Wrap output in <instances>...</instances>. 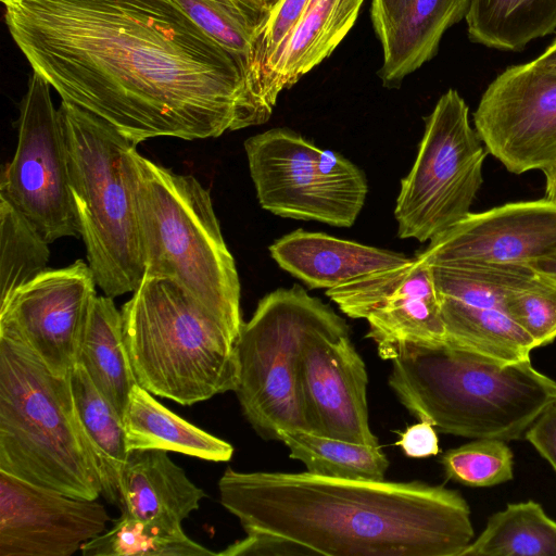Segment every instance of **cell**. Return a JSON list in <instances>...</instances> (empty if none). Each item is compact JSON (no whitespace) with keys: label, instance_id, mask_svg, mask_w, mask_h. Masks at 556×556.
Returning a JSON list of instances; mask_svg holds the SVG:
<instances>
[{"label":"cell","instance_id":"cell-15","mask_svg":"<svg viewBox=\"0 0 556 556\" xmlns=\"http://www.w3.org/2000/svg\"><path fill=\"white\" fill-rule=\"evenodd\" d=\"M299 384L309 432L379 445L369 426L366 366L341 316L305 340Z\"/></svg>","mask_w":556,"mask_h":556},{"label":"cell","instance_id":"cell-42","mask_svg":"<svg viewBox=\"0 0 556 556\" xmlns=\"http://www.w3.org/2000/svg\"><path fill=\"white\" fill-rule=\"evenodd\" d=\"M319 1H320V0H311V1H309V3H308V7H307V9H306V11H307V10H309L311 8H313L314 5H316ZM306 11H305V12H306Z\"/></svg>","mask_w":556,"mask_h":556},{"label":"cell","instance_id":"cell-22","mask_svg":"<svg viewBox=\"0 0 556 556\" xmlns=\"http://www.w3.org/2000/svg\"><path fill=\"white\" fill-rule=\"evenodd\" d=\"M77 363L123 416L130 391L138 382L124 342L122 313L113 298H96L79 344Z\"/></svg>","mask_w":556,"mask_h":556},{"label":"cell","instance_id":"cell-10","mask_svg":"<svg viewBox=\"0 0 556 556\" xmlns=\"http://www.w3.org/2000/svg\"><path fill=\"white\" fill-rule=\"evenodd\" d=\"M260 205L280 217L351 227L368 192L364 172L288 128L244 141Z\"/></svg>","mask_w":556,"mask_h":556},{"label":"cell","instance_id":"cell-39","mask_svg":"<svg viewBox=\"0 0 556 556\" xmlns=\"http://www.w3.org/2000/svg\"><path fill=\"white\" fill-rule=\"evenodd\" d=\"M538 271L556 280V252L530 264Z\"/></svg>","mask_w":556,"mask_h":556},{"label":"cell","instance_id":"cell-6","mask_svg":"<svg viewBox=\"0 0 556 556\" xmlns=\"http://www.w3.org/2000/svg\"><path fill=\"white\" fill-rule=\"evenodd\" d=\"M78 232L97 286L115 298L144 276L134 142L67 101L59 106Z\"/></svg>","mask_w":556,"mask_h":556},{"label":"cell","instance_id":"cell-33","mask_svg":"<svg viewBox=\"0 0 556 556\" xmlns=\"http://www.w3.org/2000/svg\"><path fill=\"white\" fill-rule=\"evenodd\" d=\"M508 311L536 348L552 343L556 339V280L536 270L510 294Z\"/></svg>","mask_w":556,"mask_h":556},{"label":"cell","instance_id":"cell-5","mask_svg":"<svg viewBox=\"0 0 556 556\" xmlns=\"http://www.w3.org/2000/svg\"><path fill=\"white\" fill-rule=\"evenodd\" d=\"M0 471L71 497L102 492L96 454L68 377L0 336Z\"/></svg>","mask_w":556,"mask_h":556},{"label":"cell","instance_id":"cell-20","mask_svg":"<svg viewBox=\"0 0 556 556\" xmlns=\"http://www.w3.org/2000/svg\"><path fill=\"white\" fill-rule=\"evenodd\" d=\"M122 419L128 451L163 450L215 463L227 462L233 454L230 443L170 412L138 383Z\"/></svg>","mask_w":556,"mask_h":556},{"label":"cell","instance_id":"cell-8","mask_svg":"<svg viewBox=\"0 0 556 556\" xmlns=\"http://www.w3.org/2000/svg\"><path fill=\"white\" fill-rule=\"evenodd\" d=\"M339 317L294 285L267 293L242 324L235 393L243 416L264 440L279 441L285 430L309 431L299 384L301 350L313 331Z\"/></svg>","mask_w":556,"mask_h":556},{"label":"cell","instance_id":"cell-19","mask_svg":"<svg viewBox=\"0 0 556 556\" xmlns=\"http://www.w3.org/2000/svg\"><path fill=\"white\" fill-rule=\"evenodd\" d=\"M121 515L180 529L205 496L163 450L128 452L122 472Z\"/></svg>","mask_w":556,"mask_h":556},{"label":"cell","instance_id":"cell-35","mask_svg":"<svg viewBox=\"0 0 556 556\" xmlns=\"http://www.w3.org/2000/svg\"><path fill=\"white\" fill-rule=\"evenodd\" d=\"M525 439L545 458L556 472V400L547 405L528 428Z\"/></svg>","mask_w":556,"mask_h":556},{"label":"cell","instance_id":"cell-21","mask_svg":"<svg viewBox=\"0 0 556 556\" xmlns=\"http://www.w3.org/2000/svg\"><path fill=\"white\" fill-rule=\"evenodd\" d=\"M470 0H413L402 24L380 45L383 86L399 87L405 77L431 61L445 31L464 20Z\"/></svg>","mask_w":556,"mask_h":556},{"label":"cell","instance_id":"cell-28","mask_svg":"<svg viewBox=\"0 0 556 556\" xmlns=\"http://www.w3.org/2000/svg\"><path fill=\"white\" fill-rule=\"evenodd\" d=\"M279 441L306 471L331 478L384 480L389 460L379 445L361 444L306 430H285Z\"/></svg>","mask_w":556,"mask_h":556},{"label":"cell","instance_id":"cell-34","mask_svg":"<svg viewBox=\"0 0 556 556\" xmlns=\"http://www.w3.org/2000/svg\"><path fill=\"white\" fill-rule=\"evenodd\" d=\"M311 0H279L270 10L262 39V55L267 73L268 98L276 105L278 94L274 87L275 70L288 39L305 13Z\"/></svg>","mask_w":556,"mask_h":556},{"label":"cell","instance_id":"cell-40","mask_svg":"<svg viewBox=\"0 0 556 556\" xmlns=\"http://www.w3.org/2000/svg\"><path fill=\"white\" fill-rule=\"evenodd\" d=\"M535 65L556 71V39L553 43L536 59L532 61Z\"/></svg>","mask_w":556,"mask_h":556},{"label":"cell","instance_id":"cell-13","mask_svg":"<svg viewBox=\"0 0 556 556\" xmlns=\"http://www.w3.org/2000/svg\"><path fill=\"white\" fill-rule=\"evenodd\" d=\"M96 286L83 260L45 269L0 304V336L25 344L52 372L68 377L98 296Z\"/></svg>","mask_w":556,"mask_h":556},{"label":"cell","instance_id":"cell-26","mask_svg":"<svg viewBox=\"0 0 556 556\" xmlns=\"http://www.w3.org/2000/svg\"><path fill=\"white\" fill-rule=\"evenodd\" d=\"M465 20L472 42L518 52L556 30V0H470Z\"/></svg>","mask_w":556,"mask_h":556},{"label":"cell","instance_id":"cell-17","mask_svg":"<svg viewBox=\"0 0 556 556\" xmlns=\"http://www.w3.org/2000/svg\"><path fill=\"white\" fill-rule=\"evenodd\" d=\"M556 252V204L545 198L468 213L416 255L431 266L531 264Z\"/></svg>","mask_w":556,"mask_h":556},{"label":"cell","instance_id":"cell-27","mask_svg":"<svg viewBox=\"0 0 556 556\" xmlns=\"http://www.w3.org/2000/svg\"><path fill=\"white\" fill-rule=\"evenodd\" d=\"M460 556H556V520L534 501L509 503Z\"/></svg>","mask_w":556,"mask_h":556},{"label":"cell","instance_id":"cell-14","mask_svg":"<svg viewBox=\"0 0 556 556\" xmlns=\"http://www.w3.org/2000/svg\"><path fill=\"white\" fill-rule=\"evenodd\" d=\"M326 295L346 316L367 321V337L383 359L391 361L402 344L446 341L432 267L418 255L326 290Z\"/></svg>","mask_w":556,"mask_h":556},{"label":"cell","instance_id":"cell-23","mask_svg":"<svg viewBox=\"0 0 556 556\" xmlns=\"http://www.w3.org/2000/svg\"><path fill=\"white\" fill-rule=\"evenodd\" d=\"M363 3L364 0H320L303 14L275 70L278 96L334 51L355 24Z\"/></svg>","mask_w":556,"mask_h":556},{"label":"cell","instance_id":"cell-1","mask_svg":"<svg viewBox=\"0 0 556 556\" xmlns=\"http://www.w3.org/2000/svg\"><path fill=\"white\" fill-rule=\"evenodd\" d=\"M1 1L33 72L135 144L269 119L248 66L175 0Z\"/></svg>","mask_w":556,"mask_h":556},{"label":"cell","instance_id":"cell-2","mask_svg":"<svg viewBox=\"0 0 556 556\" xmlns=\"http://www.w3.org/2000/svg\"><path fill=\"white\" fill-rule=\"evenodd\" d=\"M218 491L245 533L277 542L283 556H460L475 538L463 495L422 481L228 467Z\"/></svg>","mask_w":556,"mask_h":556},{"label":"cell","instance_id":"cell-31","mask_svg":"<svg viewBox=\"0 0 556 556\" xmlns=\"http://www.w3.org/2000/svg\"><path fill=\"white\" fill-rule=\"evenodd\" d=\"M48 244L23 215L0 197L1 303L47 269Z\"/></svg>","mask_w":556,"mask_h":556},{"label":"cell","instance_id":"cell-4","mask_svg":"<svg viewBox=\"0 0 556 556\" xmlns=\"http://www.w3.org/2000/svg\"><path fill=\"white\" fill-rule=\"evenodd\" d=\"M121 313L128 357L142 388L181 405L236 391L240 331L176 280L143 276Z\"/></svg>","mask_w":556,"mask_h":556},{"label":"cell","instance_id":"cell-30","mask_svg":"<svg viewBox=\"0 0 556 556\" xmlns=\"http://www.w3.org/2000/svg\"><path fill=\"white\" fill-rule=\"evenodd\" d=\"M84 556H210L217 555L170 529L121 515L113 527L83 544Z\"/></svg>","mask_w":556,"mask_h":556},{"label":"cell","instance_id":"cell-38","mask_svg":"<svg viewBox=\"0 0 556 556\" xmlns=\"http://www.w3.org/2000/svg\"><path fill=\"white\" fill-rule=\"evenodd\" d=\"M545 176V199L556 204V161L545 167L543 170Z\"/></svg>","mask_w":556,"mask_h":556},{"label":"cell","instance_id":"cell-9","mask_svg":"<svg viewBox=\"0 0 556 556\" xmlns=\"http://www.w3.org/2000/svg\"><path fill=\"white\" fill-rule=\"evenodd\" d=\"M485 156L468 105L448 89L426 117L415 163L401 181L397 236L426 242L464 218L482 185Z\"/></svg>","mask_w":556,"mask_h":556},{"label":"cell","instance_id":"cell-41","mask_svg":"<svg viewBox=\"0 0 556 556\" xmlns=\"http://www.w3.org/2000/svg\"><path fill=\"white\" fill-rule=\"evenodd\" d=\"M271 10L279 0H262Z\"/></svg>","mask_w":556,"mask_h":556},{"label":"cell","instance_id":"cell-12","mask_svg":"<svg viewBox=\"0 0 556 556\" xmlns=\"http://www.w3.org/2000/svg\"><path fill=\"white\" fill-rule=\"evenodd\" d=\"M473 124L508 172L543 170L556 161V71L532 61L507 67L483 92Z\"/></svg>","mask_w":556,"mask_h":556},{"label":"cell","instance_id":"cell-36","mask_svg":"<svg viewBox=\"0 0 556 556\" xmlns=\"http://www.w3.org/2000/svg\"><path fill=\"white\" fill-rule=\"evenodd\" d=\"M413 0H371L370 18L380 43L407 16Z\"/></svg>","mask_w":556,"mask_h":556},{"label":"cell","instance_id":"cell-32","mask_svg":"<svg viewBox=\"0 0 556 556\" xmlns=\"http://www.w3.org/2000/svg\"><path fill=\"white\" fill-rule=\"evenodd\" d=\"M450 480L472 488L493 486L514 477V454L503 440L475 441L446 451L441 457Z\"/></svg>","mask_w":556,"mask_h":556},{"label":"cell","instance_id":"cell-29","mask_svg":"<svg viewBox=\"0 0 556 556\" xmlns=\"http://www.w3.org/2000/svg\"><path fill=\"white\" fill-rule=\"evenodd\" d=\"M431 267L438 298L507 311L510 294L536 273L530 264L462 263Z\"/></svg>","mask_w":556,"mask_h":556},{"label":"cell","instance_id":"cell-37","mask_svg":"<svg viewBox=\"0 0 556 556\" xmlns=\"http://www.w3.org/2000/svg\"><path fill=\"white\" fill-rule=\"evenodd\" d=\"M396 444L405 455L414 458L437 455L440 451L437 431L425 420H419L401 432Z\"/></svg>","mask_w":556,"mask_h":556},{"label":"cell","instance_id":"cell-16","mask_svg":"<svg viewBox=\"0 0 556 556\" xmlns=\"http://www.w3.org/2000/svg\"><path fill=\"white\" fill-rule=\"evenodd\" d=\"M96 500L75 498L0 471V556H71L106 530Z\"/></svg>","mask_w":556,"mask_h":556},{"label":"cell","instance_id":"cell-3","mask_svg":"<svg viewBox=\"0 0 556 556\" xmlns=\"http://www.w3.org/2000/svg\"><path fill=\"white\" fill-rule=\"evenodd\" d=\"M391 362L388 384L397 400L445 434L519 440L556 400V380L531 359L504 363L444 342L402 344Z\"/></svg>","mask_w":556,"mask_h":556},{"label":"cell","instance_id":"cell-24","mask_svg":"<svg viewBox=\"0 0 556 556\" xmlns=\"http://www.w3.org/2000/svg\"><path fill=\"white\" fill-rule=\"evenodd\" d=\"M200 26L250 70L258 97L267 74L262 39L270 10L262 0H175Z\"/></svg>","mask_w":556,"mask_h":556},{"label":"cell","instance_id":"cell-7","mask_svg":"<svg viewBox=\"0 0 556 556\" xmlns=\"http://www.w3.org/2000/svg\"><path fill=\"white\" fill-rule=\"evenodd\" d=\"M144 276L167 277L240 331V281L223 238L210 191L134 155Z\"/></svg>","mask_w":556,"mask_h":556},{"label":"cell","instance_id":"cell-11","mask_svg":"<svg viewBox=\"0 0 556 556\" xmlns=\"http://www.w3.org/2000/svg\"><path fill=\"white\" fill-rule=\"evenodd\" d=\"M50 84L33 72L20 103L15 153L1 173L0 197L47 242L79 235L67 147Z\"/></svg>","mask_w":556,"mask_h":556},{"label":"cell","instance_id":"cell-25","mask_svg":"<svg viewBox=\"0 0 556 556\" xmlns=\"http://www.w3.org/2000/svg\"><path fill=\"white\" fill-rule=\"evenodd\" d=\"M76 408L98 462L105 500L122 508V472L128 448L122 416L78 363L70 374Z\"/></svg>","mask_w":556,"mask_h":556},{"label":"cell","instance_id":"cell-18","mask_svg":"<svg viewBox=\"0 0 556 556\" xmlns=\"http://www.w3.org/2000/svg\"><path fill=\"white\" fill-rule=\"evenodd\" d=\"M274 261L311 289H332L366 275L393 268L412 257L386 249L296 229L276 240Z\"/></svg>","mask_w":556,"mask_h":556}]
</instances>
